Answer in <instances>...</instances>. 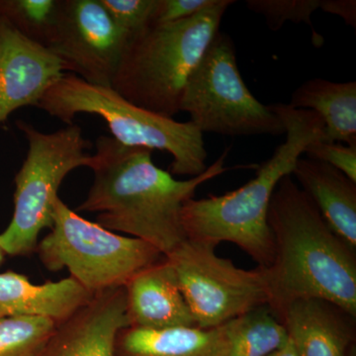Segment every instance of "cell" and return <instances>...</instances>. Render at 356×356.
Returning a JSON list of instances; mask_svg holds the SVG:
<instances>
[{"label":"cell","instance_id":"cell-1","mask_svg":"<svg viewBox=\"0 0 356 356\" xmlns=\"http://www.w3.org/2000/svg\"><path fill=\"white\" fill-rule=\"evenodd\" d=\"M229 151L197 177L178 180L154 165L151 149L100 136L88 166L93 184L76 210L98 213L96 224L144 241L165 257L186 241L181 219L185 203L199 186L235 168L226 166Z\"/></svg>","mask_w":356,"mask_h":356},{"label":"cell","instance_id":"cell-2","mask_svg":"<svg viewBox=\"0 0 356 356\" xmlns=\"http://www.w3.org/2000/svg\"><path fill=\"white\" fill-rule=\"evenodd\" d=\"M267 221L275 248L266 268L274 315L296 300L315 298L356 317V250L332 231L292 175L276 186Z\"/></svg>","mask_w":356,"mask_h":356},{"label":"cell","instance_id":"cell-3","mask_svg":"<svg viewBox=\"0 0 356 356\" xmlns=\"http://www.w3.org/2000/svg\"><path fill=\"white\" fill-rule=\"evenodd\" d=\"M269 107L284 125L285 142L257 166V175L247 184L222 195L191 199L181 213L186 240L214 247L222 242L235 243L264 268L270 267L275 254L267 221L273 192L283 177L292 175L306 147L325 140L324 123L313 111L292 108L284 103Z\"/></svg>","mask_w":356,"mask_h":356},{"label":"cell","instance_id":"cell-4","mask_svg":"<svg viewBox=\"0 0 356 356\" xmlns=\"http://www.w3.org/2000/svg\"><path fill=\"white\" fill-rule=\"evenodd\" d=\"M233 0L177 22L149 25L129 40L111 88L140 108L173 118L188 77L220 31Z\"/></svg>","mask_w":356,"mask_h":356},{"label":"cell","instance_id":"cell-5","mask_svg":"<svg viewBox=\"0 0 356 356\" xmlns=\"http://www.w3.org/2000/svg\"><path fill=\"white\" fill-rule=\"evenodd\" d=\"M38 108L67 126L77 114H92L106 122L112 138L127 147L168 152L172 175L195 177L205 172L207 151L203 134L189 122H178L133 104L112 88L86 83L65 74L39 102Z\"/></svg>","mask_w":356,"mask_h":356},{"label":"cell","instance_id":"cell-6","mask_svg":"<svg viewBox=\"0 0 356 356\" xmlns=\"http://www.w3.org/2000/svg\"><path fill=\"white\" fill-rule=\"evenodd\" d=\"M24 134L28 153L15 175L14 212L8 227L0 234V248L13 257L36 252L40 234L53 227L58 189L70 172L88 168L90 143L79 126H67L53 133L37 130L28 122L16 121Z\"/></svg>","mask_w":356,"mask_h":356},{"label":"cell","instance_id":"cell-7","mask_svg":"<svg viewBox=\"0 0 356 356\" xmlns=\"http://www.w3.org/2000/svg\"><path fill=\"white\" fill-rule=\"evenodd\" d=\"M53 221L50 233L37 245L40 261L50 271L67 268L93 295L125 286L135 274L165 257L144 241L88 221L60 198Z\"/></svg>","mask_w":356,"mask_h":356},{"label":"cell","instance_id":"cell-8","mask_svg":"<svg viewBox=\"0 0 356 356\" xmlns=\"http://www.w3.org/2000/svg\"><path fill=\"white\" fill-rule=\"evenodd\" d=\"M181 111L201 133L227 136L282 135L285 127L270 107L245 86L236 63L235 44L218 32L188 77Z\"/></svg>","mask_w":356,"mask_h":356},{"label":"cell","instance_id":"cell-9","mask_svg":"<svg viewBox=\"0 0 356 356\" xmlns=\"http://www.w3.org/2000/svg\"><path fill=\"white\" fill-rule=\"evenodd\" d=\"M214 245L184 241L165 255L177 273L196 327L213 329L268 305L264 267L238 268L215 252Z\"/></svg>","mask_w":356,"mask_h":356},{"label":"cell","instance_id":"cell-10","mask_svg":"<svg viewBox=\"0 0 356 356\" xmlns=\"http://www.w3.org/2000/svg\"><path fill=\"white\" fill-rule=\"evenodd\" d=\"M129 40L100 0H62L47 49L65 70L86 83L111 88Z\"/></svg>","mask_w":356,"mask_h":356},{"label":"cell","instance_id":"cell-11","mask_svg":"<svg viewBox=\"0 0 356 356\" xmlns=\"http://www.w3.org/2000/svg\"><path fill=\"white\" fill-rule=\"evenodd\" d=\"M64 74L60 58L0 16V124L16 110L38 107L44 92Z\"/></svg>","mask_w":356,"mask_h":356},{"label":"cell","instance_id":"cell-12","mask_svg":"<svg viewBox=\"0 0 356 356\" xmlns=\"http://www.w3.org/2000/svg\"><path fill=\"white\" fill-rule=\"evenodd\" d=\"M127 325L125 288L105 290L57 325L38 356H115L117 334Z\"/></svg>","mask_w":356,"mask_h":356},{"label":"cell","instance_id":"cell-13","mask_svg":"<svg viewBox=\"0 0 356 356\" xmlns=\"http://www.w3.org/2000/svg\"><path fill=\"white\" fill-rule=\"evenodd\" d=\"M129 327H196L177 273L166 257L135 274L124 286Z\"/></svg>","mask_w":356,"mask_h":356},{"label":"cell","instance_id":"cell-14","mask_svg":"<svg viewBox=\"0 0 356 356\" xmlns=\"http://www.w3.org/2000/svg\"><path fill=\"white\" fill-rule=\"evenodd\" d=\"M277 318L298 356H346L355 339L356 317L325 300H296Z\"/></svg>","mask_w":356,"mask_h":356},{"label":"cell","instance_id":"cell-15","mask_svg":"<svg viewBox=\"0 0 356 356\" xmlns=\"http://www.w3.org/2000/svg\"><path fill=\"white\" fill-rule=\"evenodd\" d=\"M93 296L70 276L37 285L20 273H0V318H44L58 325L88 304Z\"/></svg>","mask_w":356,"mask_h":356},{"label":"cell","instance_id":"cell-16","mask_svg":"<svg viewBox=\"0 0 356 356\" xmlns=\"http://www.w3.org/2000/svg\"><path fill=\"white\" fill-rule=\"evenodd\" d=\"M291 175L332 231L356 250V182L327 163L309 158L297 159Z\"/></svg>","mask_w":356,"mask_h":356},{"label":"cell","instance_id":"cell-17","mask_svg":"<svg viewBox=\"0 0 356 356\" xmlns=\"http://www.w3.org/2000/svg\"><path fill=\"white\" fill-rule=\"evenodd\" d=\"M226 325L213 329L127 327L115 341V356H227Z\"/></svg>","mask_w":356,"mask_h":356},{"label":"cell","instance_id":"cell-18","mask_svg":"<svg viewBox=\"0 0 356 356\" xmlns=\"http://www.w3.org/2000/svg\"><path fill=\"white\" fill-rule=\"evenodd\" d=\"M288 105L317 114L325 125V142L356 145L355 81L310 79L293 92Z\"/></svg>","mask_w":356,"mask_h":356},{"label":"cell","instance_id":"cell-19","mask_svg":"<svg viewBox=\"0 0 356 356\" xmlns=\"http://www.w3.org/2000/svg\"><path fill=\"white\" fill-rule=\"evenodd\" d=\"M227 356H267L289 341L282 323L264 305L226 324Z\"/></svg>","mask_w":356,"mask_h":356},{"label":"cell","instance_id":"cell-20","mask_svg":"<svg viewBox=\"0 0 356 356\" xmlns=\"http://www.w3.org/2000/svg\"><path fill=\"white\" fill-rule=\"evenodd\" d=\"M62 0H0V16L25 38L48 48Z\"/></svg>","mask_w":356,"mask_h":356},{"label":"cell","instance_id":"cell-21","mask_svg":"<svg viewBox=\"0 0 356 356\" xmlns=\"http://www.w3.org/2000/svg\"><path fill=\"white\" fill-rule=\"evenodd\" d=\"M56 327L44 318H0V356H38Z\"/></svg>","mask_w":356,"mask_h":356},{"label":"cell","instance_id":"cell-22","mask_svg":"<svg viewBox=\"0 0 356 356\" xmlns=\"http://www.w3.org/2000/svg\"><path fill=\"white\" fill-rule=\"evenodd\" d=\"M320 2L321 0H248L245 6L252 13L264 16L269 28L277 31L287 21L305 23L313 27L312 15L320 8Z\"/></svg>","mask_w":356,"mask_h":356},{"label":"cell","instance_id":"cell-23","mask_svg":"<svg viewBox=\"0 0 356 356\" xmlns=\"http://www.w3.org/2000/svg\"><path fill=\"white\" fill-rule=\"evenodd\" d=\"M129 39L152 25L156 0H100Z\"/></svg>","mask_w":356,"mask_h":356},{"label":"cell","instance_id":"cell-24","mask_svg":"<svg viewBox=\"0 0 356 356\" xmlns=\"http://www.w3.org/2000/svg\"><path fill=\"white\" fill-rule=\"evenodd\" d=\"M304 154L309 159L323 161L337 168L356 182V145L318 140L309 144Z\"/></svg>","mask_w":356,"mask_h":356},{"label":"cell","instance_id":"cell-25","mask_svg":"<svg viewBox=\"0 0 356 356\" xmlns=\"http://www.w3.org/2000/svg\"><path fill=\"white\" fill-rule=\"evenodd\" d=\"M220 0H156L152 25L168 24L193 17L219 3Z\"/></svg>","mask_w":356,"mask_h":356},{"label":"cell","instance_id":"cell-26","mask_svg":"<svg viewBox=\"0 0 356 356\" xmlns=\"http://www.w3.org/2000/svg\"><path fill=\"white\" fill-rule=\"evenodd\" d=\"M325 13L343 18L346 24L356 27L355 0H321L320 8Z\"/></svg>","mask_w":356,"mask_h":356},{"label":"cell","instance_id":"cell-27","mask_svg":"<svg viewBox=\"0 0 356 356\" xmlns=\"http://www.w3.org/2000/svg\"><path fill=\"white\" fill-rule=\"evenodd\" d=\"M267 356H298L297 355L296 350H295L294 346H293L291 339L287 341L286 344L280 348V350L273 351V353Z\"/></svg>","mask_w":356,"mask_h":356},{"label":"cell","instance_id":"cell-28","mask_svg":"<svg viewBox=\"0 0 356 356\" xmlns=\"http://www.w3.org/2000/svg\"><path fill=\"white\" fill-rule=\"evenodd\" d=\"M4 257H6V254H4L3 250L0 248V266H1L2 262H3Z\"/></svg>","mask_w":356,"mask_h":356}]
</instances>
